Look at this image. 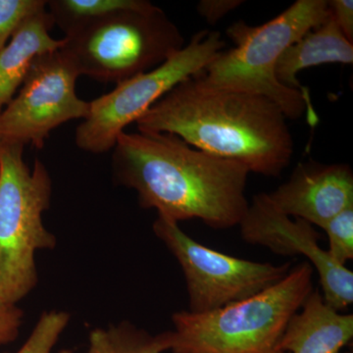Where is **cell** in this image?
Segmentation results:
<instances>
[{
	"label": "cell",
	"instance_id": "6da1fadb",
	"mask_svg": "<svg viewBox=\"0 0 353 353\" xmlns=\"http://www.w3.org/2000/svg\"><path fill=\"white\" fill-rule=\"evenodd\" d=\"M111 152L114 180L136 190L141 208L167 219L230 229L250 205L248 167L196 150L175 134L125 131Z\"/></svg>",
	"mask_w": 353,
	"mask_h": 353
},
{
	"label": "cell",
	"instance_id": "7a4b0ae2",
	"mask_svg": "<svg viewBox=\"0 0 353 353\" xmlns=\"http://www.w3.org/2000/svg\"><path fill=\"white\" fill-rule=\"evenodd\" d=\"M139 132H168L192 148L277 178L294 143L282 109L260 95L183 81L136 122Z\"/></svg>",
	"mask_w": 353,
	"mask_h": 353
},
{
	"label": "cell",
	"instance_id": "3957f363",
	"mask_svg": "<svg viewBox=\"0 0 353 353\" xmlns=\"http://www.w3.org/2000/svg\"><path fill=\"white\" fill-rule=\"evenodd\" d=\"M330 17L328 0H297L264 25L234 23L227 30L234 48L221 51L194 77L206 87L267 97L282 109L287 119H299L306 112L309 124L315 126L318 117L310 97L283 85L275 69L290 44Z\"/></svg>",
	"mask_w": 353,
	"mask_h": 353
},
{
	"label": "cell",
	"instance_id": "277c9868",
	"mask_svg": "<svg viewBox=\"0 0 353 353\" xmlns=\"http://www.w3.org/2000/svg\"><path fill=\"white\" fill-rule=\"evenodd\" d=\"M314 269L296 265L283 280L255 296L203 313L172 316L173 353H269L288 322L313 292Z\"/></svg>",
	"mask_w": 353,
	"mask_h": 353
},
{
	"label": "cell",
	"instance_id": "5b68a950",
	"mask_svg": "<svg viewBox=\"0 0 353 353\" xmlns=\"http://www.w3.org/2000/svg\"><path fill=\"white\" fill-rule=\"evenodd\" d=\"M24 148H0V301L9 304L36 288V253L57 243L43 222L52 194L50 173L39 159L31 170Z\"/></svg>",
	"mask_w": 353,
	"mask_h": 353
},
{
	"label": "cell",
	"instance_id": "8992f818",
	"mask_svg": "<svg viewBox=\"0 0 353 353\" xmlns=\"http://www.w3.org/2000/svg\"><path fill=\"white\" fill-rule=\"evenodd\" d=\"M62 39L60 50L81 77L115 85L157 68L185 46L175 23L157 6L119 11Z\"/></svg>",
	"mask_w": 353,
	"mask_h": 353
},
{
	"label": "cell",
	"instance_id": "52a82bcc",
	"mask_svg": "<svg viewBox=\"0 0 353 353\" xmlns=\"http://www.w3.org/2000/svg\"><path fill=\"white\" fill-rule=\"evenodd\" d=\"M225 46L219 32H196L182 50L164 63L117 83L108 94L90 101L88 115L76 129L77 148L90 154L111 152L129 125L172 88L201 73Z\"/></svg>",
	"mask_w": 353,
	"mask_h": 353
},
{
	"label": "cell",
	"instance_id": "ba28073f",
	"mask_svg": "<svg viewBox=\"0 0 353 353\" xmlns=\"http://www.w3.org/2000/svg\"><path fill=\"white\" fill-rule=\"evenodd\" d=\"M153 232L182 268L192 313L209 312L255 296L280 282L292 265L238 259L197 243L175 221L157 216Z\"/></svg>",
	"mask_w": 353,
	"mask_h": 353
},
{
	"label": "cell",
	"instance_id": "9c48e42d",
	"mask_svg": "<svg viewBox=\"0 0 353 353\" xmlns=\"http://www.w3.org/2000/svg\"><path fill=\"white\" fill-rule=\"evenodd\" d=\"M79 77L61 50L39 55L17 94L0 113V148L31 145L41 150L57 128L85 119L90 101L77 94Z\"/></svg>",
	"mask_w": 353,
	"mask_h": 353
},
{
	"label": "cell",
	"instance_id": "30bf717a",
	"mask_svg": "<svg viewBox=\"0 0 353 353\" xmlns=\"http://www.w3.org/2000/svg\"><path fill=\"white\" fill-rule=\"evenodd\" d=\"M245 243L261 245L281 256H303L317 272L323 299L343 312L353 303V273L336 264L320 245V234L314 226L284 214L262 192L253 196L239 224Z\"/></svg>",
	"mask_w": 353,
	"mask_h": 353
},
{
	"label": "cell",
	"instance_id": "8fae6325",
	"mask_svg": "<svg viewBox=\"0 0 353 353\" xmlns=\"http://www.w3.org/2000/svg\"><path fill=\"white\" fill-rule=\"evenodd\" d=\"M268 196L284 214L322 228L353 206L352 170L347 164L299 163Z\"/></svg>",
	"mask_w": 353,
	"mask_h": 353
},
{
	"label": "cell",
	"instance_id": "7c38bea8",
	"mask_svg": "<svg viewBox=\"0 0 353 353\" xmlns=\"http://www.w3.org/2000/svg\"><path fill=\"white\" fill-rule=\"evenodd\" d=\"M353 338V315L340 312L313 290L290 318L276 350L289 353H343Z\"/></svg>",
	"mask_w": 353,
	"mask_h": 353
},
{
	"label": "cell",
	"instance_id": "4fadbf2b",
	"mask_svg": "<svg viewBox=\"0 0 353 353\" xmlns=\"http://www.w3.org/2000/svg\"><path fill=\"white\" fill-rule=\"evenodd\" d=\"M53 26L48 9L34 14L20 26L0 51V113L20 90L34 60L63 46V39L51 37Z\"/></svg>",
	"mask_w": 353,
	"mask_h": 353
},
{
	"label": "cell",
	"instance_id": "5bb4252c",
	"mask_svg": "<svg viewBox=\"0 0 353 353\" xmlns=\"http://www.w3.org/2000/svg\"><path fill=\"white\" fill-rule=\"evenodd\" d=\"M353 44L343 36L333 18L306 32L290 44L279 58L275 73L285 87L308 95L309 90L297 80L304 69L326 63L352 64Z\"/></svg>",
	"mask_w": 353,
	"mask_h": 353
},
{
	"label": "cell",
	"instance_id": "9a60e30c",
	"mask_svg": "<svg viewBox=\"0 0 353 353\" xmlns=\"http://www.w3.org/2000/svg\"><path fill=\"white\" fill-rule=\"evenodd\" d=\"M154 6L146 0H50L46 9L54 26L67 34L119 11L148 10Z\"/></svg>",
	"mask_w": 353,
	"mask_h": 353
},
{
	"label": "cell",
	"instance_id": "2e32d148",
	"mask_svg": "<svg viewBox=\"0 0 353 353\" xmlns=\"http://www.w3.org/2000/svg\"><path fill=\"white\" fill-rule=\"evenodd\" d=\"M105 334L112 353H162L172 347L170 331L152 336L128 322L109 327Z\"/></svg>",
	"mask_w": 353,
	"mask_h": 353
},
{
	"label": "cell",
	"instance_id": "e0dca14e",
	"mask_svg": "<svg viewBox=\"0 0 353 353\" xmlns=\"http://www.w3.org/2000/svg\"><path fill=\"white\" fill-rule=\"evenodd\" d=\"M69 321V313L64 311L43 312L31 336L16 353H51Z\"/></svg>",
	"mask_w": 353,
	"mask_h": 353
},
{
	"label": "cell",
	"instance_id": "ac0fdd59",
	"mask_svg": "<svg viewBox=\"0 0 353 353\" xmlns=\"http://www.w3.org/2000/svg\"><path fill=\"white\" fill-rule=\"evenodd\" d=\"M327 234L331 259L341 266L353 259V206L345 209L321 228Z\"/></svg>",
	"mask_w": 353,
	"mask_h": 353
},
{
	"label": "cell",
	"instance_id": "d6986e66",
	"mask_svg": "<svg viewBox=\"0 0 353 353\" xmlns=\"http://www.w3.org/2000/svg\"><path fill=\"white\" fill-rule=\"evenodd\" d=\"M46 0H0V51L28 18L46 10Z\"/></svg>",
	"mask_w": 353,
	"mask_h": 353
},
{
	"label": "cell",
	"instance_id": "ffe728a7",
	"mask_svg": "<svg viewBox=\"0 0 353 353\" xmlns=\"http://www.w3.org/2000/svg\"><path fill=\"white\" fill-rule=\"evenodd\" d=\"M23 316L24 312L16 304L0 301V345L12 343L17 339Z\"/></svg>",
	"mask_w": 353,
	"mask_h": 353
},
{
	"label": "cell",
	"instance_id": "44dd1931",
	"mask_svg": "<svg viewBox=\"0 0 353 353\" xmlns=\"http://www.w3.org/2000/svg\"><path fill=\"white\" fill-rule=\"evenodd\" d=\"M243 3V0H201L197 4V12L208 24L215 25Z\"/></svg>",
	"mask_w": 353,
	"mask_h": 353
},
{
	"label": "cell",
	"instance_id": "7402d4cb",
	"mask_svg": "<svg viewBox=\"0 0 353 353\" xmlns=\"http://www.w3.org/2000/svg\"><path fill=\"white\" fill-rule=\"evenodd\" d=\"M330 12L343 36L350 43L353 41V1L352 0H331Z\"/></svg>",
	"mask_w": 353,
	"mask_h": 353
},
{
	"label": "cell",
	"instance_id": "603a6c76",
	"mask_svg": "<svg viewBox=\"0 0 353 353\" xmlns=\"http://www.w3.org/2000/svg\"><path fill=\"white\" fill-rule=\"evenodd\" d=\"M60 353H73L70 350H62ZM88 353H112L106 336L105 330L95 329L90 333V350Z\"/></svg>",
	"mask_w": 353,
	"mask_h": 353
},
{
	"label": "cell",
	"instance_id": "cb8c5ba5",
	"mask_svg": "<svg viewBox=\"0 0 353 353\" xmlns=\"http://www.w3.org/2000/svg\"><path fill=\"white\" fill-rule=\"evenodd\" d=\"M269 353H285V352H279V350H273V352H269Z\"/></svg>",
	"mask_w": 353,
	"mask_h": 353
}]
</instances>
